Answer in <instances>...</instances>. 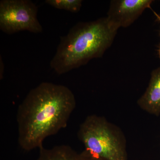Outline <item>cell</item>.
I'll list each match as a JSON object with an SVG mask.
<instances>
[{
	"label": "cell",
	"mask_w": 160,
	"mask_h": 160,
	"mask_svg": "<svg viewBox=\"0 0 160 160\" xmlns=\"http://www.w3.org/2000/svg\"><path fill=\"white\" fill-rule=\"evenodd\" d=\"M39 149L38 157L35 160H94L84 151L78 152L70 146L62 145L46 149Z\"/></svg>",
	"instance_id": "52a82bcc"
},
{
	"label": "cell",
	"mask_w": 160,
	"mask_h": 160,
	"mask_svg": "<svg viewBox=\"0 0 160 160\" xmlns=\"http://www.w3.org/2000/svg\"><path fill=\"white\" fill-rule=\"evenodd\" d=\"M82 0H46L45 2L56 9L72 12L79 11L82 6Z\"/></svg>",
	"instance_id": "ba28073f"
},
{
	"label": "cell",
	"mask_w": 160,
	"mask_h": 160,
	"mask_svg": "<svg viewBox=\"0 0 160 160\" xmlns=\"http://www.w3.org/2000/svg\"><path fill=\"white\" fill-rule=\"evenodd\" d=\"M84 151L94 160H128L127 140L122 129L106 118L88 116L78 132Z\"/></svg>",
	"instance_id": "3957f363"
},
{
	"label": "cell",
	"mask_w": 160,
	"mask_h": 160,
	"mask_svg": "<svg viewBox=\"0 0 160 160\" xmlns=\"http://www.w3.org/2000/svg\"><path fill=\"white\" fill-rule=\"evenodd\" d=\"M152 0H114L110 3L106 17L118 29L127 27L134 22L147 8H151Z\"/></svg>",
	"instance_id": "5b68a950"
},
{
	"label": "cell",
	"mask_w": 160,
	"mask_h": 160,
	"mask_svg": "<svg viewBox=\"0 0 160 160\" xmlns=\"http://www.w3.org/2000/svg\"><path fill=\"white\" fill-rule=\"evenodd\" d=\"M153 13H154V14L156 16L157 18L158 19V21L160 22V16L156 12H155L154 11H153ZM158 56L159 57V58L160 59V44L158 50Z\"/></svg>",
	"instance_id": "9c48e42d"
},
{
	"label": "cell",
	"mask_w": 160,
	"mask_h": 160,
	"mask_svg": "<svg viewBox=\"0 0 160 160\" xmlns=\"http://www.w3.org/2000/svg\"><path fill=\"white\" fill-rule=\"evenodd\" d=\"M76 106L74 95L67 86L43 82L32 89L17 114L21 149L29 152L43 147L46 138L66 127Z\"/></svg>",
	"instance_id": "6da1fadb"
},
{
	"label": "cell",
	"mask_w": 160,
	"mask_h": 160,
	"mask_svg": "<svg viewBox=\"0 0 160 160\" xmlns=\"http://www.w3.org/2000/svg\"><path fill=\"white\" fill-rule=\"evenodd\" d=\"M139 107L144 111L158 117L160 115V67L151 73L149 86L138 100Z\"/></svg>",
	"instance_id": "8992f818"
},
{
	"label": "cell",
	"mask_w": 160,
	"mask_h": 160,
	"mask_svg": "<svg viewBox=\"0 0 160 160\" xmlns=\"http://www.w3.org/2000/svg\"><path fill=\"white\" fill-rule=\"evenodd\" d=\"M118 29L106 17L78 23L61 38L50 67L62 75L102 57L113 42Z\"/></svg>",
	"instance_id": "7a4b0ae2"
},
{
	"label": "cell",
	"mask_w": 160,
	"mask_h": 160,
	"mask_svg": "<svg viewBox=\"0 0 160 160\" xmlns=\"http://www.w3.org/2000/svg\"><path fill=\"white\" fill-rule=\"evenodd\" d=\"M38 8L30 0H2L0 2V29L8 34L22 31L42 32L37 18Z\"/></svg>",
	"instance_id": "277c9868"
}]
</instances>
